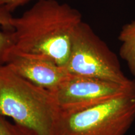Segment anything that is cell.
<instances>
[{
  "mask_svg": "<svg viewBox=\"0 0 135 135\" xmlns=\"http://www.w3.org/2000/svg\"><path fill=\"white\" fill-rule=\"evenodd\" d=\"M82 21L78 10L57 0H39L17 18L13 17L8 52L40 57L65 67L71 39ZM6 53V54H7Z\"/></svg>",
  "mask_w": 135,
  "mask_h": 135,
  "instance_id": "cell-1",
  "label": "cell"
},
{
  "mask_svg": "<svg viewBox=\"0 0 135 135\" xmlns=\"http://www.w3.org/2000/svg\"><path fill=\"white\" fill-rule=\"evenodd\" d=\"M31 1L33 0H0V6H6L12 12L16 8L23 6Z\"/></svg>",
  "mask_w": 135,
  "mask_h": 135,
  "instance_id": "cell-10",
  "label": "cell"
},
{
  "mask_svg": "<svg viewBox=\"0 0 135 135\" xmlns=\"http://www.w3.org/2000/svg\"><path fill=\"white\" fill-rule=\"evenodd\" d=\"M3 65L32 83L52 91L70 74L65 68L48 59L8 52Z\"/></svg>",
  "mask_w": 135,
  "mask_h": 135,
  "instance_id": "cell-6",
  "label": "cell"
},
{
  "mask_svg": "<svg viewBox=\"0 0 135 135\" xmlns=\"http://www.w3.org/2000/svg\"><path fill=\"white\" fill-rule=\"evenodd\" d=\"M135 86L80 76L69 75L52 91L54 99L61 113L79 111L96 106L124 94Z\"/></svg>",
  "mask_w": 135,
  "mask_h": 135,
  "instance_id": "cell-5",
  "label": "cell"
},
{
  "mask_svg": "<svg viewBox=\"0 0 135 135\" xmlns=\"http://www.w3.org/2000/svg\"><path fill=\"white\" fill-rule=\"evenodd\" d=\"M33 135H35V134H33Z\"/></svg>",
  "mask_w": 135,
  "mask_h": 135,
  "instance_id": "cell-11",
  "label": "cell"
},
{
  "mask_svg": "<svg viewBox=\"0 0 135 135\" xmlns=\"http://www.w3.org/2000/svg\"><path fill=\"white\" fill-rule=\"evenodd\" d=\"M0 114L35 135H55L60 110L50 91L1 65Z\"/></svg>",
  "mask_w": 135,
  "mask_h": 135,
  "instance_id": "cell-2",
  "label": "cell"
},
{
  "mask_svg": "<svg viewBox=\"0 0 135 135\" xmlns=\"http://www.w3.org/2000/svg\"><path fill=\"white\" fill-rule=\"evenodd\" d=\"M69 74L128 84L132 80L126 76L119 58L93 31L81 21L71 39L70 56L65 66Z\"/></svg>",
  "mask_w": 135,
  "mask_h": 135,
  "instance_id": "cell-4",
  "label": "cell"
},
{
  "mask_svg": "<svg viewBox=\"0 0 135 135\" xmlns=\"http://www.w3.org/2000/svg\"><path fill=\"white\" fill-rule=\"evenodd\" d=\"M118 40L122 43L119 56L126 62L129 72L135 77V20L123 25Z\"/></svg>",
  "mask_w": 135,
  "mask_h": 135,
  "instance_id": "cell-7",
  "label": "cell"
},
{
  "mask_svg": "<svg viewBox=\"0 0 135 135\" xmlns=\"http://www.w3.org/2000/svg\"><path fill=\"white\" fill-rule=\"evenodd\" d=\"M33 133L26 128L13 124L0 114V135H33Z\"/></svg>",
  "mask_w": 135,
  "mask_h": 135,
  "instance_id": "cell-9",
  "label": "cell"
},
{
  "mask_svg": "<svg viewBox=\"0 0 135 135\" xmlns=\"http://www.w3.org/2000/svg\"><path fill=\"white\" fill-rule=\"evenodd\" d=\"M13 18L11 11L6 6H0V26L6 28H11V21ZM12 45L10 32L0 31V65L4 63V57Z\"/></svg>",
  "mask_w": 135,
  "mask_h": 135,
  "instance_id": "cell-8",
  "label": "cell"
},
{
  "mask_svg": "<svg viewBox=\"0 0 135 135\" xmlns=\"http://www.w3.org/2000/svg\"><path fill=\"white\" fill-rule=\"evenodd\" d=\"M135 120V86L106 102L61 113L55 135H125Z\"/></svg>",
  "mask_w": 135,
  "mask_h": 135,
  "instance_id": "cell-3",
  "label": "cell"
}]
</instances>
